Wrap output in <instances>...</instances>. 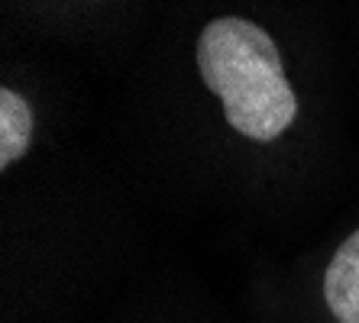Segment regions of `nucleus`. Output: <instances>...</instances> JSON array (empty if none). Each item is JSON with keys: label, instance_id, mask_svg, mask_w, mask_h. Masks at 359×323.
Instances as JSON below:
<instances>
[{"label": "nucleus", "instance_id": "f03ea898", "mask_svg": "<svg viewBox=\"0 0 359 323\" xmlns=\"http://www.w3.org/2000/svg\"><path fill=\"white\" fill-rule=\"evenodd\" d=\"M324 301L337 323H359V230L340 242L327 266Z\"/></svg>", "mask_w": 359, "mask_h": 323}, {"label": "nucleus", "instance_id": "7ed1b4c3", "mask_svg": "<svg viewBox=\"0 0 359 323\" xmlns=\"http://www.w3.org/2000/svg\"><path fill=\"white\" fill-rule=\"evenodd\" d=\"M33 110L10 88L0 91V168H10L26 156L33 142Z\"/></svg>", "mask_w": 359, "mask_h": 323}, {"label": "nucleus", "instance_id": "f257e3e1", "mask_svg": "<svg viewBox=\"0 0 359 323\" xmlns=\"http://www.w3.org/2000/svg\"><path fill=\"white\" fill-rule=\"evenodd\" d=\"M198 71L224 100V116L240 136L272 142L298 116V97L285 78L282 55L262 26L220 17L201 29Z\"/></svg>", "mask_w": 359, "mask_h": 323}]
</instances>
